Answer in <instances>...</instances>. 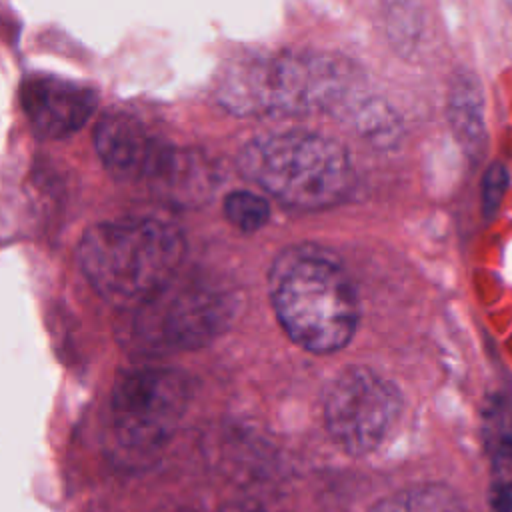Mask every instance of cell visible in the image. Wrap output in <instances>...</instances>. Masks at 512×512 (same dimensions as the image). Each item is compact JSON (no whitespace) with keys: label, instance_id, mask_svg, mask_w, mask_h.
Here are the masks:
<instances>
[{"label":"cell","instance_id":"obj_1","mask_svg":"<svg viewBox=\"0 0 512 512\" xmlns=\"http://www.w3.org/2000/svg\"><path fill=\"white\" fill-rule=\"evenodd\" d=\"M268 290L280 326L304 350L336 352L354 336L356 292L330 250L316 244L284 248L270 266Z\"/></svg>","mask_w":512,"mask_h":512},{"label":"cell","instance_id":"obj_2","mask_svg":"<svg viewBox=\"0 0 512 512\" xmlns=\"http://www.w3.org/2000/svg\"><path fill=\"white\" fill-rule=\"evenodd\" d=\"M184 248L176 224L130 216L88 228L78 244V264L102 298L138 308L176 278Z\"/></svg>","mask_w":512,"mask_h":512},{"label":"cell","instance_id":"obj_3","mask_svg":"<svg viewBox=\"0 0 512 512\" xmlns=\"http://www.w3.org/2000/svg\"><path fill=\"white\" fill-rule=\"evenodd\" d=\"M348 68L330 56L280 52L234 62L218 100L238 116H302L344 106Z\"/></svg>","mask_w":512,"mask_h":512},{"label":"cell","instance_id":"obj_4","mask_svg":"<svg viewBox=\"0 0 512 512\" xmlns=\"http://www.w3.org/2000/svg\"><path fill=\"white\" fill-rule=\"evenodd\" d=\"M238 168L276 200L304 210L340 202L354 178L346 148L310 130H284L250 140L238 154Z\"/></svg>","mask_w":512,"mask_h":512},{"label":"cell","instance_id":"obj_5","mask_svg":"<svg viewBox=\"0 0 512 512\" xmlns=\"http://www.w3.org/2000/svg\"><path fill=\"white\" fill-rule=\"evenodd\" d=\"M236 306L238 298L230 288L212 280L174 278L138 306L132 338L152 352L198 348L232 322Z\"/></svg>","mask_w":512,"mask_h":512},{"label":"cell","instance_id":"obj_6","mask_svg":"<svg viewBox=\"0 0 512 512\" xmlns=\"http://www.w3.org/2000/svg\"><path fill=\"white\" fill-rule=\"evenodd\" d=\"M186 400V378L168 366L142 364L124 370L112 392L116 438L132 450L158 448L174 432Z\"/></svg>","mask_w":512,"mask_h":512},{"label":"cell","instance_id":"obj_7","mask_svg":"<svg viewBox=\"0 0 512 512\" xmlns=\"http://www.w3.org/2000/svg\"><path fill=\"white\" fill-rule=\"evenodd\" d=\"M400 392L376 372L350 366L326 388L324 422L334 442L348 454L376 450L400 414Z\"/></svg>","mask_w":512,"mask_h":512},{"label":"cell","instance_id":"obj_8","mask_svg":"<svg viewBox=\"0 0 512 512\" xmlns=\"http://www.w3.org/2000/svg\"><path fill=\"white\" fill-rule=\"evenodd\" d=\"M22 110L40 138H64L76 132L96 110V92L74 80L34 74L22 82Z\"/></svg>","mask_w":512,"mask_h":512},{"label":"cell","instance_id":"obj_9","mask_svg":"<svg viewBox=\"0 0 512 512\" xmlns=\"http://www.w3.org/2000/svg\"><path fill=\"white\" fill-rule=\"evenodd\" d=\"M166 142L134 116L114 112L94 128V146L104 168L122 182H144Z\"/></svg>","mask_w":512,"mask_h":512},{"label":"cell","instance_id":"obj_10","mask_svg":"<svg viewBox=\"0 0 512 512\" xmlns=\"http://www.w3.org/2000/svg\"><path fill=\"white\" fill-rule=\"evenodd\" d=\"M144 182L164 202L198 204L212 194L216 170L202 154L164 144Z\"/></svg>","mask_w":512,"mask_h":512},{"label":"cell","instance_id":"obj_11","mask_svg":"<svg viewBox=\"0 0 512 512\" xmlns=\"http://www.w3.org/2000/svg\"><path fill=\"white\" fill-rule=\"evenodd\" d=\"M448 122L462 152L472 162L480 160L488 142L484 96L478 78L470 72H460L452 80L448 94Z\"/></svg>","mask_w":512,"mask_h":512},{"label":"cell","instance_id":"obj_12","mask_svg":"<svg viewBox=\"0 0 512 512\" xmlns=\"http://www.w3.org/2000/svg\"><path fill=\"white\" fill-rule=\"evenodd\" d=\"M370 512H464V506L448 486L420 484L382 498Z\"/></svg>","mask_w":512,"mask_h":512},{"label":"cell","instance_id":"obj_13","mask_svg":"<svg viewBox=\"0 0 512 512\" xmlns=\"http://www.w3.org/2000/svg\"><path fill=\"white\" fill-rule=\"evenodd\" d=\"M270 214L268 202L248 190L230 192L224 198V216L232 226L242 232H256L260 230Z\"/></svg>","mask_w":512,"mask_h":512},{"label":"cell","instance_id":"obj_14","mask_svg":"<svg viewBox=\"0 0 512 512\" xmlns=\"http://www.w3.org/2000/svg\"><path fill=\"white\" fill-rule=\"evenodd\" d=\"M508 184H510V174L506 170L504 164H490L482 176V214L486 218H492L502 200H504V194L508 190Z\"/></svg>","mask_w":512,"mask_h":512},{"label":"cell","instance_id":"obj_15","mask_svg":"<svg viewBox=\"0 0 512 512\" xmlns=\"http://www.w3.org/2000/svg\"><path fill=\"white\" fill-rule=\"evenodd\" d=\"M496 456H498V460L512 472V430H508L506 434H502V436L498 438Z\"/></svg>","mask_w":512,"mask_h":512},{"label":"cell","instance_id":"obj_16","mask_svg":"<svg viewBox=\"0 0 512 512\" xmlns=\"http://www.w3.org/2000/svg\"><path fill=\"white\" fill-rule=\"evenodd\" d=\"M238 512H270V510H266V508H262V506H246V508H242V510H238Z\"/></svg>","mask_w":512,"mask_h":512},{"label":"cell","instance_id":"obj_17","mask_svg":"<svg viewBox=\"0 0 512 512\" xmlns=\"http://www.w3.org/2000/svg\"><path fill=\"white\" fill-rule=\"evenodd\" d=\"M504 2H506V6L512 10V0H504Z\"/></svg>","mask_w":512,"mask_h":512}]
</instances>
